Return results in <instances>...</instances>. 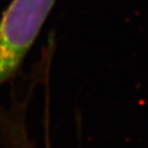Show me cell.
I'll use <instances>...</instances> for the list:
<instances>
[{
  "mask_svg": "<svg viewBox=\"0 0 148 148\" xmlns=\"http://www.w3.org/2000/svg\"><path fill=\"white\" fill-rule=\"evenodd\" d=\"M57 0H11L0 18V87L16 73Z\"/></svg>",
  "mask_w": 148,
  "mask_h": 148,
  "instance_id": "cell-1",
  "label": "cell"
}]
</instances>
